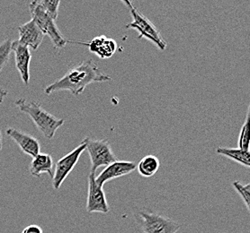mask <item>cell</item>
Listing matches in <instances>:
<instances>
[{
	"label": "cell",
	"mask_w": 250,
	"mask_h": 233,
	"mask_svg": "<svg viewBox=\"0 0 250 233\" xmlns=\"http://www.w3.org/2000/svg\"><path fill=\"white\" fill-rule=\"evenodd\" d=\"M29 10L32 16V20L36 23L44 36L48 35L50 37L55 49L61 50L67 45L68 40L64 38L55 21L42 10L36 0L29 4Z\"/></svg>",
	"instance_id": "cell-4"
},
{
	"label": "cell",
	"mask_w": 250,
	"mask_h": 233,
	"mask_svg": "<svg viewBox=\"0 0 250 233\" xmlns=\"http://www.w3.org/2000/svg\"><path fill=\"white\" fill-rule=\"evenodd\" d=\"M238 143L239 149L250 151V108H248L246 120L241 126Z\"/></svg>",
	"instance_id": "cell-17"
},
{
	"label": "cell",
	"mask_w": 250,
	"mask_h": 233,
	"mask_svg": "<svg viewBox=\"0 0 250 233\" xmlns=\"http://www.w3.org/2000/svg\"><path fill=\"white\" fill-rule=\"evenodd\" d=\"M15 105L20 111L28 115L37 129L47 139H52L58 129L64 125L65 120L58 119L55 116L46 111L40 103L35 101H27L20 98L15 102Z\"/></svg>",
	"instance_id": "cell-2"
},
{
	"label": "cell",
	"mask_w": 250,
	"mask_h": 233,
	"mask_svg": "<svg viewBox=\"0 0 250 233\" xmlns=\"http://www.w3.org/2000/svg\"><path fill=\"white\" fill-rule=\"evenodd\" d=\"M42 10L54 21H56L59 15V9L62 2L60 0H36Z\"/></svg>",
	"instance_id": "cell-18"
},
{
	"label": "cell",
	"mask_w": 250,
	"mask_h": 233,
	"mask_svg": "<svg viewBox=\"0 0 250 233\" xmlns=\"http://www.w3.org/2000/svg\"><path fill=\"white\" fill-rule=\"evenodd\" d=\"M160 161L159 158L152 154H148L142 158L136 165L139 174L143 178L154 176L159 170Z\"/></svg>",
	"instance_id": "cell-16"
},
{
	"label": "cell",
	"mask_w": 250,
	"mask_h": 233,
	"mask_svg": "<svg viewBox=\"0 0 250 233\" xmlns=\"http://www.w3.org/2000/svg\"><path fill=\"white\" fill-rule=\"evenodd\" d=\"M3 148V136H2V132L0 130V151Z\"/></svg>",
	"instance_id": "cell-23"
},
{
	"label": "cell",
	"mask_w": 250,
	"mask_h": 233,
	"mask_svg": "<svg viewBox=\"0 0 250 233\" xmlns=\"http://www.w3.org/2000/svg\"><path fill=\"white\" fill-rule=\"evenodd\" d=\"M122 2L128 7L132 18V22L126 24L125 27L127 29L136 30L139 33V39H147L151 41L156 47H158L160 51H165L167 43L163 39L159 30L154 25L152 22L139 11L136 7H134L131 1L123 0Z\"/></svg>",
	"instance_id": "cell-3"
},
{
	"label": "cell",
	"mask_w": 250,
	"mask_h": 233,
	"mask_svg": "<svg viewBox=\"0 0 250 233\" xmlns=\"http://www.w3.org/2000/svg\"><path fill=\"white\" fill-rule=\"evenodd\" d=\"M136 217L144 233H176L181 228L180 224L170 218L153 212L142 211Z\"/></svg>",
	"instance_id": "cell-5"
},
{
	"label": "cell",
	"mask_w": 250,
	"mask_h": 233,
	"mask_svg": "<svg viewBox=\"0 0 250 233\" xmlns=\"http://www.w3.org/2000/svg\"><path fill=\"white\" fill-rule=\"evenodd\" d=\"M17 30L19 35V39L17 40L19 43L34 51H36L40 47L44 38V35L33 20L23 23Z\"/></svg>",
	"instance_id": "cell-12"
},
{
	"label": "cell",
	"mask_w": 250,
	"mask_h": 233,
	"mask_svg": "<svg viewBox=\"0 0 250 233\" xmlns=\"http://www.w3.org/2000/svg\"><path fill=\"white\" fill-rule=\"evenodd\" d=\"M85 150L89 154L91 162L90 173L92 174H96L97 169L100 167H106L117 161V157L107 140H92L88 137Z\"/></svg>",
	"instance_id": "cell-7"
},
{
	"label": "cell",
	"mask_w": 250,
	"mask_h": 233,
	"mask_svg": "<svg viewBox=\"0 0 250 233\" xmlns=\"http://www.w3.org/2000/svg\"><path fill=\"white\" fill-rule=\"evenodd\" d=\"M12 41L13 40L8 38L0 43V73L9 61L12 53Z\"/></svg>",
	"instance_id": "cell-19"
},
{
	"label": "cell",
	"mask_w": 250,
	"mask_h": 233,
	"mask_svg": "<svg viewBox=\"0 0 250 233\" xmlns=\"http://www.w3.org/2000/svg\"><path fill=\"white\" fill-rule=\"evenodd\" d=\"M232 186L234 189L239 193L241 199L243 200L245 205L248 210L250 211V184L248 183L246 185H243L242 183L239 181L232 182Z\"/></svg>",
	"instance_id": "cell-20"
},
{
	"label": "cell",
	"mask_w": 250,
	"mask_h": 233,
	"mask_svg": "<svg viewBox=\"0 0 250 233\" xmlns=\"http://www.w3.org/2000/svg\"><path fill=\"white\" fill-rule=\"evenodd\" d=\"M112 80L113 77L101 72L94 60L87 59L72 68H69L61 79L47 86L44 89V92L50 95L56 91H69L72 94L78 96L91 84Z\"/></svg>",
	"instance_id": "cell-1"
},
{
	"label": "cell",
	"mask_w": 250,
	"mask_h": 233,
	"mask_svg": "<svg viewBox=\"0 0 250 233\" xmlns=\"http://www.w3.org/2000/svg\"><path fill=\"white\" fill-rule=\"evenodd\" d=\"M136 169V164L130 161H115L113 163L105 167V169L96 177L97 185L104 188V185L106 182L118 179L121 177L131 174Z\"/></svg>",
	"instance_id": "cell-9"
},
{
	"label": "cell",
	"mask_w": 250,
	"mask_h": 233,
	"mask_svg": "<svg viewBox=\"0 0 250 233\" xmlns=\"http://www.w3.org/2000/svg\"><path fill=\"white\" fill-rule=\"evenodd\" d=\"M53 159L51 154H39L32 160L29 171L33 177H39L47 173L52 178L53 175Z\"/></svg>",
	"instance_id": "cell-14"
},
{
	"label": "cell",
	"mask_w": 250,
	"mask_h": 233,
	"mask_svg": "<svg viewBox=\"0 0 250 233\" xmlns=\"http://www.w3.org/2000/svg\"><path fill=\"white\" fill-rule=\"evenodd\" d=\"M12 52L15 54L16 67L21 76V79L26 86L30 83V63L32 59V54L30 49L18 42V40L12 41Z\"/></svg>",
	"instance_id": "cell-11"
},
{
	"label": "cell",
	"mask_w": 250,
	"mask_h": 233,
	"mask_svg": "<svg viewBox=\"0 0 250 233\" xmlns=\"http://www.w3.org/2000/svg\"><path fill=\"white\" fill-rule=\"evenodd\" d=\"M88 195L86 201L87 213H99L108 214L110 211L107 200L104 188L97 185L96 182V174L90 173L88 176Z\"/></svg>",
	"instance_id": "cell-8"
},
{
	"label": "cell",
	"mask_w": 250,
	"mask_h": 233,
	"mask_svg": "<svg viewBox=\"0 0 250 233\" xmlns=\"http://www.w3.org/2000/svg\"><path fill=\"white\" fill-rule=\"evenodd\" d=\"M22 233H43V232L40 226H38L36 224H32V225H29L27 227L24 228Z\"/></svg>",
	"instance_id": "cell-21"
},
{
	"label": "cell",
	"mask_w": 250,
	"mask_h": 233,
	"mask_svg": "<svg viewBox=\"0 0 250 233\" xmlns=\"http://www.w3.org/2000/svg\"><path fill=\"white\" fill-rule=\"evenodd\" d=\"M85 45L88 47L89 52L96 54L97 57L102 59L113 57L117 50L116 41L104 35L95 37L89 42L85 43Z\"/></svg>",
	"instance_id": "cell-13"
},
{
	"label": "cell",
	"mask_w": 250,
	"mask_h": 233,
	"mask_svg": "<svg viewBox=\"0 0 250 233\" xmlns=\"http://www.w3.org/2000/svg\"><path fill=\"white\" fill-rule=\"evenodd\" d=\"M6 133V135L17 143L24 154L31 156L32 158L35 157L37 154H40V142L35 137L14 127L7 128Z\"/></svg>",
	"instance_id": "cell-10"
},
{
	"label": "cell",
	"mask_w": 250,
	"mask_h": 233,
	"mask_svg": "<svg viewBox=\"0 0 250 233\" xmlns=\"http://www.w3.org/2000/svg\"><path fill=\"white\" fill-rule=\"evenodd\" d=\"M87 139L88 137L85 138L77 147L58 161L53 171V175L51 178L52 187L55 190L61 188L63 182L65 181V179L68 178L70 172L73 171L75 166L80 161L81 154L85 151Z\"/></svg>",
	"instance_id": "cell-6"
},
{
	"label": "cell",
	"mask_w": 250,
	"mask_h": 233,
	"mask_svg": "<svg viewBox=\"0 0 250 233\" xmlns=\"http://www.w3.org/2000/svg\"><path fill=\"white\" fill-rule=\"evenodd\" d=\"M216 153L229 159L232 160L235 162L244 166L246 168L250 167V151H245L239 148L218 147Z\"/></svg>",
	"instance_id": "cell-15"
},
{
	"label": "cell",
	"mask_w": 250,
	"mask_h": 233,
	"mask_svg": "<svg viewBox=\"0 0 250 233\" xmlns=\"http://www.w3.org/2000/svg\"><path fill=\"white\" fill-rule=\"evenodd\" d=\"M6 95H7V91L0 87V103H3V100Z\"/></svg>",
	"instance_id": "cell-22"
}]
</instances>
